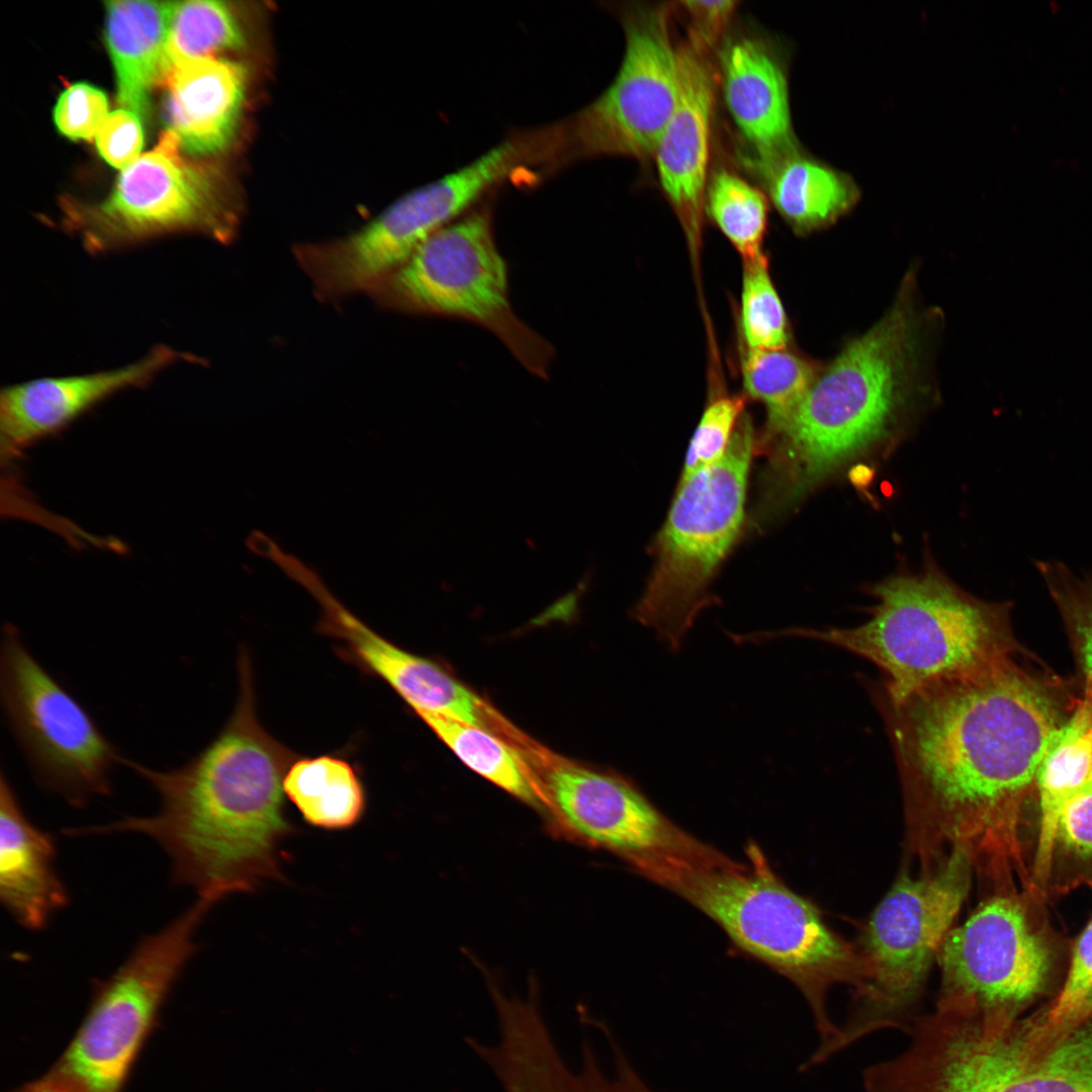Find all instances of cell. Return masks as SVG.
Returning a JSON list of instances; mask_svg holds the SVG:
<instances>
[{
	"mask_svg": "<svg viewBox=\"0 0 1092 1092\" xmlns=\"http://www.w3.org/2000/svg\"><path fill=\"white\" fill-rule=\"evenodd\" d=\"M763 176L774 205L799 233L832 223L859 197L858 187L848 174L801 151Z\"/></svg>",
	"mask_w": 1092,
	"mask_h": 1092,
	"instance_id": "25",
	"label": "cell"
},
{
	"mask_svg": "<svg viewBox=\"0 0 1092 1092\" xmlns=\"http://www.w3.org/2000/svg\"><path fill=\"white\" fill-rule=\"evenodd\" d=\"M914 316L899 301L846 347L786 420L763 435L766 503L793 497L873 441L903 395L915 349Z\"/></svg>",
	"mask_w": 1092,
	"mask_h": 1092,
	"instance_id": "5",
	"label": "cell"
},
{
	"mask_svg": "<svg viewBox=\"0 0 1092 1092\" xmlns=\"http://www.w3.org/2000/svg\"><path fill=\"white\" fill-rule=\"evenodd\" d=\"M757 446L743 416L722 458L679 479L654 544L652 574L633 613L673 650L715 600L710 586L741 532Z\"/></svg>",
	"mask_w": 1092,
	"mask_h": 1092,
	"instance_id": "6",
	"label": "cell"
},
{
	"mask_svg": "<svg viewBox=\"0 0 1092 1092\" xmlns=\"http://www.w3.org/2000/svg\"><path fill=\"white\" fill-rule=\"evenodd\" d=\"M737 1H680L678 5L690 19L689 35L711 50L728 27Z\"/></svg>",
	"mask_w": 1092,
	"mask_h": 1092,
	"instance_id": "38",
	"label": "cell"
},
{
	"mask_svg": "<svg viewBox=\"0 0 1092 1092\" xmlns=\"http://www.w3.org/2000/svg\"><path fill=\"white\" fill-rule=\"evenodd\" d=\"M1081 693L1024 650L899 702L878 696L913 824L970 853L977 839L1010 843Z\"/></svg>",
	"mask_w": 1092,
	"mask_h": 1092,
	"instance_id": "1",
	"label": "cell"
},
{
	"mask_svg": "<svg viewBox=\"0 0 1092 1092\" xmlns=\"http://www.w3.org/2000/svg\"><path fill=\"white\" fill-rule=\"evenodd\" d=\"M936 960L941 970L937 1002L983 1012L1013 1014L1039 994L1050 957L1020 904L993 897L945 936Z\"/></svg>",
	"mask_w": 1092,
	"mask_h": 1092,
	"instance_id": "15",
	"label": "cell"
},
{
	"mask_svg": "<svg viewBox=\"0 0 1092 1092\" xmlns=\"http://www.w3.org/2000/svg\"><path fill=\"white\" fill-rule=\"evenodd\" d=\"M248 70L237 61L206 57L175 67L165 84L168 131L193 156L220 152L232 142L246 98Z\"/></svg>",
	"mask_w": 1092,
	"mask_h": 1092,
	"instance_id": "21",
	"label": "cell"
},
{
	"mask_svg": "<svg viewBox=\"0 0 1092 1092\" xmlns=\"http://www.w3.org/2000/svg\"><path fill=\"white\" fill-rule=\"evenodd\" d=\"M543 789L568 834L622 856L636 870L696 857L711 847L673 824L621 776L555 760L545 771Z\"/></svg>",
	"mask_w": 1092,
	"mask_h": 1092,
	"instance_id": "16",
	"label": "cell"
},
{
	"mask_svg": "<svg viewBox=\"0 0 1092 1092\" xmlns=\"http://www.w3.org/2000/svg\"><path fill=\"white\" fill-rule=\"evenodd\" d=\"M0 706L35 782L75 808L113 793L124 757L93 717L5 624L0 640Z\"/></svg>",
	"mask_w": 1092,
	"mask_h": 1092,
	"instance_id": "9",
	"label": "cell"
},
{
	"mask_svg": "<svg viewBox=\"0 0 1092 1092\" xmlns=\"http://www.w3.org/2000/svg\"><path fill=\"white\" fill-rule=\"evenodd\" d=\"M142 119L132 111L120 108L110 112L96 135L99 155L121 171L134 163L144 146Z\"/></svg>",
	"mask_w": 1092,
	"mask_h": 1092,
	"instance_id": "36",
	"label": "cell"
},
{
	"mask_svg": "<svg viewBox=\"0 0 1092 1092\" xmlns=\"http://www.w3.org/2000/svg\"><path fill=\"white\" fill-rule=\"evenodd\" d=\"M305 588L322 609L318 630L340 642L339 653L361 670L384 680L420 716H439L484 727V707L463 684L428 658L383 638L359 620L320 577Z\"/></svg>",
	"mask_w": 1092,
	"mask_h": 1092,
	"instance_id": "17",
	"label": "cell"
},
{
	"mask_svg": "<svg viewBox=\"0 0 1092 1092\" xmlns=\"http://www.w3.org/2000/svg\"><path fill=\"white\" fill-rule=\"evenodd\" d=\"M914 1092H1092V1014L1058 1032L1003 1012L960 1014Z\"/></svg>",
	"mask_w": 1092,
	"mask_h": 1092,
	"instance_id": "12",
	"label": "cell"
},
{
	"mask_svg": "<svg viewBox=\"0 0 1092 1092\" xmlns=\"http://www.w3.org/2000/svg\"><path fill=\"white\" fill-rule=\"evenodd\" d=\"M14 1092H89L67 1077L52 1070L41 1078L25 1084Z\"/></svg>",
	"mask_w": 1092,
	"mask_h": 1092,
	"instance_id": "39",
	"label": "cell"
},
{
	"mask_svg": "<svg viewBox=\"0 0 1092 1092\" xmlns=\"http://www.w3.org/2000/svg\"><path fill=\"white\" fill-rule=\"evenodd\" d=\"M245 43L242 24L228 3L175 2L167 41V77L186 61L241 50Z\"/></svg>",
	"mask_w": 1092,
	"mask_h": 1092,
	"instance_id": "28",
	"label": "cell"
},
{
	"mask_svg": "<svg viewBox=\"0 0 1092 1092\" xmlns=\"http://www.w3.org/2000/svg\"><path fill=\"white\" fill-rule=\"evenodd\" d=\"M194 356L164 344L136 362L87 374L42 377L3 387L0 392V451L16 458L40 439L62 430L108 397L149 385L167 367Z\"/></svg>",
	"mask_w": 1092,
	"mask_h": 1092,
	"instance_id": "18",
	"label": "cell"
},
{
	"mask_svg": "<svg viewBox=\"0 0 1092 1092\" xmlns=\"http://www.w3.org/2000/svg\"><path fill=\"white\" fill-rule=\"evenodd\" d=\"M238 667L234 711L200 752L163 769L125 758L124 765L158 797L152 815L69 828V834L145 835L170 859L175 883L216 901L279 878L280 844L292 831L284 814L283 780L298 755L261 725L244 651Z\"/></svg>",
	"mask_w": 1092,
	"mask_h": 1092,
	"instance_id": "2",
	"label": "cell"
},
{
	"mask_svg": "<svg viewBox=\"0 0 1092 1092\" xmlns=\"http://www.w3.org/2000/svg\"><path fill=\"white\" fill-rule=\"evenodd\" d=\"M707 211L744 262L764 257L762 243L767 225V200L738 174L720 169L708 183Z\"/></svg>",
	"mask_w": 1092,
	"mask_h": 1092,
	"instance_id": "30",
	"label": "cell"
},
{
	"mask_svg": "<svg viewBox=\"0 0 1092 1092\" xmlns=\"http://www.w3.org/2000/svg\"><path fill=\"white\" fill-rule=\"evenodd\" d=\"M180 150L167 130L154 150L121 171L105 199L65 206L64 225L87 253L108 254L179 233L223 245L234 241L237 203L212 170L187 161Z\"/></svg>",
	"mask_w": 1092,
	"mask_h": 1092,
	"instance_id": "11",
	"label": "cell"
},
{
	"mask_svg": "<svg viewBox=\"0 0 1092 1092\" xmlns=\"http://www.w3.org/2000/svg\"><path fill=\"white\" fill-rule=\"evenodd\" d=\"M175 2H105V41L118 104L145 120L153 88L167 77V41Z\"/></svg>",
	"mask_w": 1092,
	"mask_h": 1092,
	"instance_id": "23",
	"label": "cell"
},
{
	"mask_svg": "<svg viewBox=\"0 0 1092 1092\" xmlns=\"http://www.w3.org/2000/svg\"><path fill=\"white\" fill-rule=\"evenodd\" d=\"M1092 1014V920L1079 936L1062 990L1038 1020L1048 1031L1071 1027Z\"/></svg>",
	"mask_w": 1092,
	"mask_h": 1092,
	"instance_id": "34",
	"label": "cell"
},
{
	"mask_svg": "<svg viewBox=\"0 0 1092 1092\" xmlns=\"http://www.w3.org/2000/svg\"><path fill=\"white\" fill-rule=\"evenodd\" d=\"M741 328L746 349L778 350L788 343V322L765 257L744 262Z\"/></svg>",
	"mask_w": 1092,
	"mask_h": 1092,
	"instance_id": "32",
	"label": "cell"
},
{
	"mask_svg": "<svg viewBox=\"0 0 1092 1092\" xmlns=\"http://www.w3.org/2000/svg\"><path fill=\"white\" fill-rule=\"evenodd\" d=\"M216 901L198 899L146 935L99 981L88 1011L51 1069L89 1092H121L170 990L197 949L195 934Z\"/></svg>",
	"mask_w": 1092,
	"mask_h": 1092,
	"instance_id": "10",
	"label": "cell"
},
{
	"mask_svg": "<svg viewBox=\"0 0 1092 1092\" xmlns=\"http://www.w3.org/2000/svg\"><path fill=\"white\" fill-rule=\"evenodd\" d=\"M508 167L488 151L461 168L406 193L348 237L300 244L293 256L317 299L368 293L426 240L507 181Z\"/></svg>",
	"mask_w": 1092,
	"mask_h": 1092,
	"instance_id": "13",
	"label": "cell"
},
{
	"mask_svg": "<svg viewBox=\"0 0 1092 1092\" xmlns=\"http://www.w3.org/2000/svg\"><path fill=\"white\" fill-rule=\"evenodd\" d=\"M1042 577L1065 626L1081 675L1092 688V571L1075 574L1059 560H1037Z\"/></svg>",
	"mask_w": 1092,
	"mask_h": 1092,
	"instance_id": "31",
	"label": "cell"
},
{
	"mask_svg": "<svg viewBox=\"0 0 1092 1092\" xmlns=\"http://www.w3.org/2000/svg\"><path fill=\"white\" fill-rule=\"evenodd\" d=\"M421 718L472 770L528 804L544 801L518 753L486 729L439 716Z\"/></svg>",
	"mask_w": 1092,
	"mask_h": 1092,
	"instance_id": "27",
	"label": "cell"
},
{
	"mask_svg": "<svg viewBox=\"0 0 1092 1092\" xmlns=\"http://www.w3.org/2000/svg\"><path fill=\"white\" fill-rule=\"evenodd\" d=\"M1092 778V688L1082 685L1079 701L1044 752L1036 776L1039 830L1035 876L1050 874L1058 824L1071 796Z\"/></svg>",
	"mask_w": 1092,
	"mask_h": 1092,
	"instance_id": "24",
	"label": "cell"
},
{
	"mask_svg": "<svg viewBox=\"0 0 1092 1092\" xmlns=\"http://www.w3.org/2000/svg\"><path fill=\"white\" fill-rule=\"evenodd\" d=\"M744 398L720 395L706 405L687 451L680 477L708 467L725 454L743 417Z\"/></svg>",
	"mask_w": 1092,
	"mask_h": 1092,
	"instance_id": "33",
	"label": "cell"
},
{
	"mask_svg": "<svg viewBox=\"0 0 1092 1092\" xmlns=\"http://www.w3.org/2000/svg\"><path fill=\"white\" fill-rule=\"evenodd\" d=\"M741 371L746 392L765 406L767 420L763 435L786 420L819 373L813 364L786 348L746 349Z\"/></svg>",
	"mask_w": 1092,
	"mask_h": 1092,
	"instance_id": "29",
	"label": "cell"
},
{
	"mask_svg": "<svg viewBox=\"0 0 1092 1092\" xmlns=\"http://www.w3.org/2000/svg\"><path fill=\"white\" fill-rule=\"evenodd\" d=\"M667 4L624 16L625 51L605 91L563 120L571 161L653 156L678 98L676 46Z\"/></svg>",
	"mask_w": 1092,
	"mask_h": 1092,
	"instance_id": "14",
	"label": "cell"
},
{
	"mask_svg": "<svg viewBox=\"0 0 1092 1092\" xmlns=\"http://www.w3.org/2000/svg\"><path fill=\"white\" fill-rule=\"evenodd\" d=\"M0 900L14 920L42 929L67 906L69 895L56 867L52 836L23 811L5 769L0 770Z\"/></svg>",
	"mask_w": 1092,
	"mask_h": 1092,
	"instance_id": "22",
	"label": "cell"
},
{
	"mask_svg": "<svg viewBox=\"0 0 1092 1092\" xmlns=\"http://www.w3.org/2000/svg\"><path fill=\"white\" fill-rule=\"evenodd\" d=\"M864 623L851 628H792L875 663L885 674L880 697L899 702L930 684L983 671L1024 649L1011 604L963 590L936 568L900 574L873 587Z\"/></svg>",
	"mask_w": 1092,
	"mask_h": 1092,
	"instance_id": "4",
	"label": "cell"
},
{
	"mask_svg": "<svg viewBox=\"0 0 1092 1092\" xmlns=\"http://www.w3.org/2000/svg\"><path fill=\"white\" fill-rule=\"evenodd\" d=\"M108 114L105 93L89 83L78 82L61 93L53 117L63 135L89 141L97 135Z\"/></svg>",
	"mask_w": 1092,
	"mask_h": 1092,
	"instance_id": "35",
	"label": "cell"
},
{
	"mask_svg": "<svg viewBox=\"0 0 1092 1092\" xmlns=\"http://www.w3.org/2000/svg\"><path fill=\"white\" fill-rule=\"evenodd\" d=\"M746 854L748 863L743 864L713 848L704 856L659 862L642 875L686 899L735 946L799 989L820 1037L813 1055L824 1060L840 1034L828 1013V992L838 984L859 988L858 952L775 874L755 844L748 845Z\"/></svg>",
	"mask_w": 1092,
	"mask_h": 1092,
	"instance_id": "3",
	"label": "cell"
},
{
	"mask_svg": "<svg viewBox=\"0 0 1092 1092\" xmlns=\"http://www.w3.org/2000/svg\"><path fill=\"white\" fill-rule=\"evenodd\" d=\"M1057 843L1077 857H1092V778L1064 806L1058 824Z\"/></svg>",
	"mask_w": 1092,
	"mask_h": 1092,
	"instance_id": "37",
	"label": "cell"
},
{
	"mask_svg": "<svg viewBox=\"0 0 1092 1092\" xmlns=\"http://www.w3.org/2000/svg\"><path fill=\"white\" fill-rule=\"evenodd\" d=\"M367 294L388 309L480 325L530 372L547 378L553 349L510 304L507 266L485 207L437 231Z\"/></svg>",
	"mask_w": 1092,
	"mask_h": 1092,
	"instance_id": "8",
	"label": "cell"
},
{
	"mask_svg": "<svg viewBox=\"0 0 1092 1092\" xmlns=\"http://www.w3.org/2000/svg\"><path fill=\"white\" fill-rule=\"evenodd\" d=\"M283 791L308 824L324 829L352 827L366 808L357 769L336 755L297 757L285 774Z\"/></svg>",
	"mask_w": 1092,
	"mask_h": 1092,
	"instance_id": "26",
	"label": "cell"
},
{
	"mask_svg": "<svg viewBox=\"0 0 1092 1092\" xmlns=\"http://www.w3.org/2000/svg\"><path fill=\"white\" fill-rule=\"evenodd\" d=\"M723 94L738 130L762 175L800 152L795 136L785 67L762 40L738 36L720 54Z\"/></svg>",
	"mask_w": 1092,
	"mask_h": 1092,
	"instance_id": "20",
	"label": "cell"
},
{
	"mask_svg": "<svg viewBox=\"0 0 1092 1092\" xmlns=\"http://www.w3.org/2000/svg\"><path fill=\"white\" fill-rule=\"evenodd\" d=\"M710 51L689 34L676 46L678 98L653 153L660 186L692 240L700 234L708 187L715 100Z\"/></svg>",
	"mask_w": 1092,
	"mask_h": 1092,
	"instance_id": "19",
	"label": "cell"
},
{
	"mask_svg": "<svg viewBox=\"0 0 1092 1092\" xmlns=\"http://www.w3.org/2000/svg\"><path fill=\"white\" fill-rule=\"evenodd\" d=\"M971 876L972 855L959 846L930 874L899 876L866 925L857 950L856 1008L840 1026L834 1055L878 1030L904 1028V1013L923 988L968 896Z\"/></svg>",
	"mask_w": 1092,
	"mask_h": 1092,
	"instance_id": "7",
	"label": "cell"
}]
</instances>
